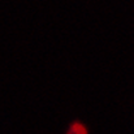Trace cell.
<instances>
[{
  "instance_id": "6da1fadb",
  "label": "cell",
  "mask_w": 134,
  "mask_h": 134,
  "mask_svg": "<svg viewBox=\"0 0 134 134\" xmlns=\"http://www.w3.org/2000/svg\"><path fill=\"white\" fill-rule=\"evenodd\" d=\"M68 134H87V130H86V128H85L82 124L74 122V124L70 126Z\"/></svg>"
}]
</instances>
